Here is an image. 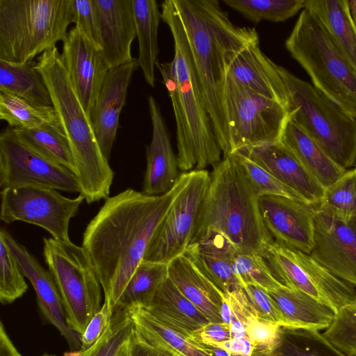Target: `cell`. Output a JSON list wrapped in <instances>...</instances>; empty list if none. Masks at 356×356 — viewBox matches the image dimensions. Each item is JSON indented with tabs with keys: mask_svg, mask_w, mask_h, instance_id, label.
<instances>
[{
	"mask_svg": "<svg viewBox=\"0 0 356 356\" xmlns=\"http://www.w3.org/2000/svg\"><path fill=\"white\" fill-rule=\"evenodd\" d=\"M63 196L56 189L21 186L1 191L0 218L6 223L23 221L42 227L56 240L67 241L69 223L83 201Z\"/></svg>",
	"mask_w": 356,
	"mask_h": 356,
	"instance_id": "13",
	"label": "cell"
},
{
	"mask_svg": "<svg viewBox=\"0 0 356 356\" xmlns=\"http://www.w3.org/2000/svg\"><path fill=\"white\" fill-rule=\"evenodd\" d=\"M285 47L312 85L356 118V70L307 10L300 12Z\"/></svg>",
	"mask_w": 356,
	"mask_h": 356,
	"instance_id": "8",
	"label": "cell"
},
{
	"mask_svg": "<svg viewBox=\"0 0 356 356\" xmlns=\"http://www.w3.org/2000/svg\"><path fill=\"white\" fill-rule=\"evenodd\" d=\"M139 45L138 67L148 85L155 86V67L159 52L158 33L161 13L155 0H132Z\"/></svg>",
	"mask_w": 356,
	"mask_h": 356,
	"instance_id": "30",
	"label": "cell"
},
{
	"mask_svg": "<svg viewBox=\"0 0 356 356\" xmlns=\"http://www.w3.org/2000/svg\"><path fill=\"white\" fill-rule=\"evenodd\" d=\"M168 276V264L143 260L131 277L115 309L145 307Z\"/></svg>",
	"mask_w": 356,
	"mask_h": 356,
	"instance_id": "35",
	"label": "cell"
},
{
	"mask_svg": "<svg viewBox=\"0 0 356 356\" xmlns=\"http://www.w3.org/2000/svg\"><path fill=\"white\" fill-rule=\"evenodd\" d=\"M143 308L169 327L191 339L211 323L168 276Z\"/></svg>",
	"mask_w": 356,
	"mask_h": 356,
	"instance_id": "24",
	"label": "cell"
},
{
	"mask_svg": "<svg viewBox=\"0 0 356 356\" xmlns=\"http://www.w3.org/2000/svg\"><path fill=\"white\" fill-rule=\"evenodd\" d=\"M72 14L74 27L102 51L100 23L95 0H72Z\"/></svg>",
	"mask_w": 356,
	"mask_h": 356,
	"instance_id": "44",
	"label": "cell"
},
{
	"mask_svg": "<svg viewBox=\"0 0 356 356\" xmlns=\"http://www.w3.org/2000/svg\"><path fill=\"white\" fill-rule=\"evenodd\" d=\"M0 119L6 121L12 129H29L47 124L61 125L54 106H36L17 95L1 90Z\"/></svg>",
	"mask_w": 356,
	"mask_h": 356,
	"instance_id": "34",
	"label": "cell"
},
{
	"mask_svg": "<svg viewBox=\"0 0 356 356\" xmlns=\"http://www.w3.org/2000/svg\"><path fill=\"white\" fill-rule=\"evenodd\" d=\"M168 277L210 322L222 323L220 312L224 296L184 254L168 264Z\"/></svg>",
	"mask_w": 356,
	"mask_h": 356,
	"instance_id": "25",
	"label": "cell"
},
{
	"mask_svg": "<svg viewBox=\"0 0 356 356\" xmlns=\"http://www.w3.org/2000/svg\"><path fill=\"white\" fill-rule=\"evenodd\" d=\"M37 60L24 63L0 60V90L40 107L53 106L49 91L36 70Z\"/></svg>",
	"mask_w": 356,
	"mask_h": 356,
	"instance_id": "31",
	"label": "cell"
},
{
	"mask_svg": "<svg viewBox=\"0 0 356 356\" xmlns=\"http://www.w3.org/2000/svg\"><path fill=\"white\" fill-rule=\"evenodd\" d=\"M130 337L122 346L116 356H132Z\"/></svg>",
	"mask_w": 356,
	"mask_h": 356,
	"instance_id": "51",
	"label": "cell"
},
{
	"mask_svg": "<svg viewBox=\"0 0 356 356\" xmlns=\"http://www.w3.org/2000/svg\"><path fill=\"white\" fill-rule=\"evenodd\" d=\"M35 68L49 91L53 106L68 139L80 194L88 204L107 199L114 172L101 151L90 118L56 46L38 56Z\"/></svg>",
	"mask_w": 356,
	"mask_h": 356,
	"instance_id": "5",
	"label": "cell"
},
{
	"mask_svg": "<svg viewBox=\"0 0 356 356\" xmlns=\"http://www.w3.org/2000/svg\"><path fill=\"white\" fill-rule=\"evenodd\" d=\"M305 9L319 22L356 70V26L349 0H306Z\"/></svg>",
	"mask_w": 356,
	"mask_h": 356,
	"instance_id": "28",
	"label": "cell"
},
{
	"mask_svg": "<svg viewBox=\"0 0 356 356\" xmlns=\"http://www.w3.org/2000/svg\"><path fill=\"white\" fill-rule=\"evenodd\" d=\"M21 186L81 193L74 172L23 145L9 128L0 134V187Z\"/></svg>",
	"mask_w": 356,
	"mask_h": 356,
	"instance_id": "14",
	"label": "cell"
},
{
	"mask_svg": "<svg viewBox=\"0 0 356 356\" xmlns=\"http://www.w3.org/2000/svg\"><path fill=\"white\" fill-rule=\"evenodd\" d=\"M323 336L347 356H356V301L335 313Z\"/></svg>",
	"mask_w": 356,
	"mask_h": 356,
	"instance_id": "40",
	"label": "cell"
},
{
	"mask_svg": "<svg viewBox=\"0 0 356 356\" xmlns=\"http://www.w3.org/2000/svg\"><path fill=\"white\" fill-rule=\"evenodd\" d=\"M306 0H223L222 3L249 21L284 22L305 7Z\"/></svg>",
	"mask_w": 356,
	"mask_h": 356,
	"instance_id": "36",
	"label": "cell"
},
{
	"mask_svg": "<svg viewBox=\"0 0 356 356\" xmlns=\"http://www.w3.org/2000/svg\"><path fill=\"white\" fill-rule=\"evenodd\" d=\"M242 289L258 317L278 325L286 326V321L267 291L254 284H244Z\"/></svg>",
	"mask_w": 356,
	"mask_h": 356,
	"instance_id": "46",
	"label": "cell"
},
{
	"mask_svg": "<svg viewBox=\"0 0 356 356\" xmlns=\"http://www.w3.org/2000/svg\"><path fill=\"white\" fill-rule=\"evenodd\" d=\"M42 356H55V355H51L44 354V355H43Z\"/></svg>",
	"mask_w": 356,
	"mask_h": 356,
	"instance_id": "53",
	"label": "cell"
},
{
	"mask_svg": "<svg viewBox=\"0 0 356 356\" xmlns=\"http://www.w3.org/2000/svg\"><path fill=\"white\" fill-rule=\"evenodd\" d=\"M184 179V172L173 188L161 195L149 196L128 188L108 197L88 224L81 247L99 281L104 300L113 309Z\"/></svg>",
	"mask_w": 356,
	"mask_h": 356,
	"instance_id": "1",
	"label": "cell"
},
{
	"mask_svg": "<svg viewBox=\"0 0 356 356\" xmlns=\"http://www.w3.org/2000/svg\"><path fill=\"white\" fill-rule=\"evenodd\" d=\"M227 77L245 88L283 104L288 110V93L277 64L261 50L259 42L247 46L236 58Z\"/></svg>",
	"mask_w": 356,
	"mask_h": 356,
	"instance_id": "23",
	"label": "cell"
},
{
	"mask_svg": "<svg viewBox=\"0 0 356 356\" xmlns=\"http://www.w3.org/2000/svg\"><path fill=\"white\" fill-rule=\"evenodd\" d=\"M135 330L149 344L178 356H213L211 351L158 320L145 309H127Z\"/></svg>",
	"mask_w": 356,
	"mask_h": 356,
	"instance_id": "29",
	"label": "cell"
},
{
	"mask_svg": "<svg viewBox=\"0 0 356 356\" xmlns=\"http://www.w3.org/2000/svg\"><path fill=\"white\" fill-rule=\"evenodd\" d=\"M281 181L300 194L311 204H321L325 188L279 141L238 150Z\"/></svg>",
	"mask_w": 356,
	"mask_h": 356,
	"instance_id": "21",
	"label": "cell"
},
{
	"mask_svg": "<svg viewBox=\"0 0 356 356\" xmlns=\"http://www.w3.org/2000/svg\"><path fill=\"white\" fill-rule=\"evenodd\" d=\"M234 339L230 325L225 323H209L191 340L204 345L222 343Z\"/></svg>",
	"mask_w": 356,
	"mask_h": 356,
	"instance_id": "48",
	"label": "cell"
},
{
	"mask_svg": "<svg viewBox=\"0 0 356 356\" xmlns=\"http://www.w3.org/2000/svg\"><path fill=\"white\" fill-rule=\"evenodd\" d=\"M138 67L137 58H134L109 70L89 114L97 141L108 161L116 138L120 115L126 103L128 88Z\"/></svg>",
	"mask_w": 356,
	"mask_h": 356,
	"instance_id": "19",
	"label": "cell"
},
{
	"mask_svg": "<svg viewBox=\"0 0 356 356\" xmlns=\"http://www.w3.org/2000/svg\"><path fill=\"white\" fill-rule=\"evenodd\" d=\"M355 168H356V166H355Z\"/></svg>",
	"mask_w": 356,
	"mask_h": 356,
	"instance_id": "54",
	"label": "cell"
},
{
	"mask_svg": "<svg viewBox=\"0 0 356 356\" xmlns=\"http://www.w3.org/2000/svg\"><path fill=\"white\" fill-rule=\"evenodd\" d=\"M225 101L231 154L246 147L280 141L289 118L283 104L228 77Z\"/></svg>",
	"mask_w": 356,
	"mask_h": 356,
	"instance_id": "10",
	"label": "cell"
},
{
	"mask_svg": "<svg viewBox=\"0 0 356 356\" xmlns=\"http://www.w3.org/2000/svg\"><path fill=\"white\" fill-rule=\"evenodd\" d=\"M24 275L10 248L0 236V300L10 304L22 297L28 289Z\"/></svg>",
	"mask_w": 356,
	"mask_h": 356,
	"instance_id": "41",
	"label": "cell"
},
{
	"mask_svg": "<svg viewBox=\"0 0 356 356\" xmlns=\"http://www.w3.org/2000/svg\"><path fill=\"white\" fill-rule=\"evenodd\" d=\"M321 205L348 216H356V168L347 170L325 188Z\"/></svg>",
	"mask_w": 356,
	"mask_h": 356,
	"instance_id": "43",
	"label": "cell"
},
{
	"mask_svg": "<svg viewBox=\"0 0 356 356\" xmlns=\"http://www.w3.org/2000/svg\"><path fill=\"white\" fill-rule=\"evenodd\" d=\"M100 23L102 56L109 70L134 58L131 46L136 37L132 0H95Z\"/></svg>",
	"mask_w": 356,
	"mask_h": 356,
	"instance_id": "22",
	"label": "cell"
},
{
	"mask_svg": "<svg viewBox=\"0 0 356 356\" xmlns=\"http://www.w3.org/2000/svg\"><path fill=\"white\" fill-rule=\"evenodd\" d=\"M43 254L59 291L68 326L81 335L100 309L102 286L82 247L43 238Z\"/></svg>",
	"mask_w": 356,
	"mask_h": 356,
	"instance_id": "9",
	"label": "cell"
},
{
	"mask_svg": "<svg viewBox=\"0 0 356 356\" xmlns=\"http://www.w3.org/2000/svg\"><path fill=\"white\" fill-rule=\"evenodd\" d=\"M288 93L289 118L339 167L356 164V118L312 84L277 64Z\"/></svg>",
	"mask_w": 356,
	"mask_h": 356,
	"instance_id": "6",
	"label": "cell"
},
{
	"mask_svg": "<svg viewBox=\"0 0 356 356\" xmlns=\"http://www.w3.org/2000/svg\"><path fill=\"white\" fill-rule=\"evenodd\" d=\"M233 267L243 285H257L267 291L284 287L276 280L261 255L238 254L233 259Z\"/></svg>",
	"mask_w": 356,
	"mask_h": 356,
	"instance_id": "42",
	"label": "cell"
},
{
	"mask_svg": "<svg viewBox=\"0 0 356 356\" xmlns=\"http://www.w3.org/2000/svg\"><path fill=\"white\" fill-rule=\"evenodd\" d=\"M0 356H22L8 337L2 322L0 325Z\"/></svg>",
	"mask_w": 356,
	"mask_h": 356,
	"instance_id": "50",
	"label": "cell"
},
{
	"mask_svg": "<svg viewBox=\"0 0 356 356\" xmlns=\"http://www.w3.org/2000/svg\"><path fill=\"white\" fill-rule=\"evenodd\" d=\"M61 58L89 117L109 70L102 51L74 27L67 32L63 42Z\"/></svg>",
	"mask_w": 356,
	"mask_h": 356,
	"instance_id": "18",
	"label": "cell"
},
{
	"mask_svg": "<svg viewBox=\"0 0 356 356\" xmlns=\"http://www.w3.org/2000/svg\"><path fill=\"white\" fill-rule=\"evenodd\" d=\"M349 8L353 21L356 26V0L349 1Z\"/></svg>",
	"mask_w": 356,
	"mask_h": 356,
	"instance_id": "52",
	"label": "cell"
},
{
	"mask_svg": "<svg viewBox=\"0 0 356 356\" xmlns=\"http://www.w3.org/2000/svg\"><path fill=\"white\" fill-rule=\"evenodd\" d=\"M280 326L257 315H252L246 321L245 330L252 346L251 356H261L273 349Z\"/></svg>",
	"mask_w": 356,
	"mask_h": 356,
	"instance_id": "45",
	"label": "cell"
},
{
	"mask_svg": "<svg viewBox=\"0 0 356 356\" xmlns=\"http://www.w3.org/2000/svg\"><path fill=\"white\" fill-rule=\"evenodd\" d=\"M72 0H0V60L24 63L64 41Z\"/></svg>",
	"mask_w": 356,
	"mask_h": 356,
	"instance_id": "7",
	"label": "cell"
},
{
	"mask_svg": "<svg viewBox=\"0 0 356 356\" xmlns=\"http://www.w3.org/2000/svg\"><path fill=\"white\" fill-rule=\"evenodd\" d=\"M188 40L195 72L223 158L230 156L225 89L229 68L257 30L234 24L217 0H173Z\"/></svg>",
	"mask_w": 356,
	"mask_h": 356,
	"instance_id": "2",
	"label": "cell"
},
{
	"mask_svg": "<svg viewBox=\"0 0 356 356\" xmlns=\"http://www.w3.org/2000/svg\"><path fill=\"white\" fill-rule=\"evenodd\" d=\"M210 177L191 242L215 232L228 240L238 254L264 256L274 240L243 167L229 156L213 168Z\"/></svg>",
	"mask_w": 356,
	"mask_h": 356,
	"instance_id": "4",
	"label": "cell"
},
{
	"mask_svg": "<svg viewBox=\"0 0 356 356\" xmlns=\"http://www.w3.org/2000/svg\"><path fill=\"white\" fill-rule=\"evenodd\" d=\"M113 313V307L104 300L100 309L92 317L81 335V346L79 350H88L98 341L110 324Z\"/></svg>",
	"mask_w": 356,
	"mask_h": 356,
	"instance_id": "47",
	"label": "cell"
},
{
	"mask_svg": "<svg viewBox=\"0 0 356 356\" xmlns=\"http://www.w3.org/2000/svg\"><path fill=\"white\" fill-rule=\"evenodd\" d=\"M184 173L183 186L152 236L144 261L168 264L184 254L192 241L211 177L206 170Z\"/></svg>",
	"mask_w": 356,
	"mask_h": 356,
	"instance_id": "11",
	"label": "cell"
},
{
	"mask_svg": "<svg viewBox=\"0 0 356 356\" xmlns=\"http://www.w3.org/2000/svg\"><path fill=\"white\" fill-rule=\"evenodd\" d=\"M17 139L39 155L76 175L68 139L62 126L47 124L33 129H13Z\"/></svg>",
	"mask_w": 356,
	"mask_h": 356,
	"instance_id": "32",
	"label": "cell"
},
{
	"mask_svg": "<svg viewBox=\"0 0 356 356\" xmlns=\"http://www.w3.org/2000/svg\"><path fill=\"white\" fill-rule=\"evenodd\" d=\"M280 142L325 188L347 171L336 164L289 116Z\"/></svg>",
	"mask_w": 356,
	"mask_h": 356,
	"instance_id": "26",
	"label": "cell"
},
{
	"mask_svg": "<svg viewBox=\"0 0 356 356\" xmlns=\"http://www.w3.org/2000/svg\"><path fill=\"white\" fill-rule=\"evenodd\" d=\"M276 280L330 305L337 312L356 301V289L339 279L309 254L275 242L263 256Z\"/></svg>",
	"mask_w": 356,
	"mask_h": 356,
	"instance_id": "12",
	"label": "cell"
},
{
	"mask_svg": "<svg viewBox=\"0 0 356 356\" xmlns=\"http://www.w3.org/2000/svg\"><path fill=\"white\" fill-rule=\"evenodd\" d=\"M282 313L286 326L326 330L335 312L328 305L298 289L281 287L267 291Z\"/></svg>",
	"mask_w": 356,
	"mask_h": 356,
	"instance_id": "27",
	"label": "cell"
},
{
	"mask_svg": "<svg viewBox=\"0 0 356 356\" xmlns=\"http://www.w3.org/2000/svg\"><path fill=\"white\" fill-rule=\"evenodd\" d=\"M147 102L152 135L151 143L146 147L147 167L141 192L146 195L156 196L170 191L181 174L160 107L152 95Z\"/></svg>",
	"mask_w": 356,
	"mask_h": 356,
	"instance_id": "20",
	"label": "cell"
},
{
	"mask_svg": "<svg viewBox=\"0 0 356 356\" xmlns=\"http://www.w3.org/2000/svg\"><path fill=\"white\" fill-rule=\"evenodd\" d=\"M3 236L17 259L24 276L32 284L40 312L46 321L54 325L73 350H80L81 335L67 325L62 299L56 284L49 270L44 269L37 259L3 228Z\"/></svg>",
	"mask_w": 356,
	"mask_h": 356,
	"instance_id": "17",
	"label": "cell"
},
{
	"mask_svg": "<svg viewBox=\"0 0 356 356\" xmlns=\"http://www.w3.org/2000/svg\"><path fill=\"white\" fill-rule=\"evenodd\" d=\"M230 156L243 167L258 198L266 195L281 196L309 204L300 194L240 152H234Z\"/></svg>",
	"mask_w": 356,
	"mask_h": 356,
	"instance_id": "39",
	"label": "cell"
},
{
	"mask_svg": "<svg viewBox=\"0 0 356 356\" xmlns=\"http://www.w3.org/2000/svg\"><path fill=\"white\" fill-rule=\"evenodd\" d=\"M132 356H178L147 343L134 328L131 337Z\"/></svg>",
	"mask_w": 356,
	"mask_h": 356,
	"instance_id": "49",
	"label": "cell"
},
{
	"mask_svg": "<svg viewBox=\"0 0 356 356\" xmlns=\"http://www.w3.org/2000/svg\"><path fill=\"white\" fill-rule=\"evenodd\" d=\"M134 323L127 309H115L111 321L104 334L85 351L72 350L63 356H116L129 339Z\"/></svg>",
	"mask_w": 356,
	"mask_h": 356,
	"instance_id": "38",
	"label": "cell"
},
{
	"mask_svg": "<svg viewBox=\"0 0 356 356\" xmlns=\"http://www.w3.org/2000/svg\"><path fill=\"white\" fill-rule=\"evenodd\" d=\"M261 356H347L318 330L281 325L273 349Z\"/></svg>",
	"mask_w": 356,
	"mask_h": 356,
	"instance_id": "33",
	"label": "cell"
},
{
	"mask_svg": "<svg viewBox=\"0 0 356 356\" xmlns=\"http://www.w3.org/2000/svg\"><path fill=\"white\" fill-rule=\"evenodd\" d=\"M161 19L168 26L174 41L170 63H159L163 81L172 102L176 123L177 159L179 170L214 168L222 160V149L215 136L191 51L173 0L161 3Z\"/></svg>",
	"mask_w": 356,
	"mask_h": 356,
	"instance_id": "3",
	"label": "cell"
},
{
	"mask_svg": "<svg viewBox=\"0 0 356 356\" xmlns=\"http://www.w3.org/2000/svg\"><path fill=\"white\" fill-rule=\"evenodd\" d=\"M313 224L314 245L309 254L356 289V216L319 204Z\"/></svg>",
	"mask_w": 356,
	"mask_h": 356,
	"instance_id": "15",
	"label": "cell"
},
{
	"mask_svg": "<svg viewBox=\"0 0 356 356\" xmlns=\"http://www.w3.org/2000/svg\"><path fill=\"white\" fill-rule=\"evenodd\" d=\"M184 254L224 297L242 288L243 284L234 270L233 260L206 254L191 246Z\"/></svg>",
	"mask_w": 356,
	"mask_h": 356,
	"instance_id": "37",
	"label": "cell"
},
{
	"mask_svg": "<svg viewBox=\"0 0 356 356\" xmlns=\"http://www.w3.org/2000/svg\"><path fill=\"white\" fill-rule=\"evenodd\" d=\"M264 223L278 245L310 254L314 245V215L317 206L281 196L259 198Z\"/></svg>",
	"mask_w": 356,
	"mask_h": 356,
	"instance_id": "16",
	"label": "cell"
}]
</instances>
